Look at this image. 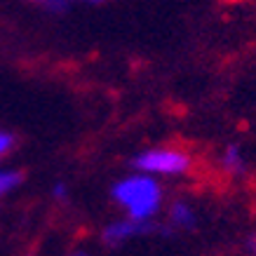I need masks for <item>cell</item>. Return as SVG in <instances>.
I'll list each match as a JSON object with an SVG mask.
<instances>
[{
  "instance_id": "cell-1",
  "label": "cell",
  "mask_w": 256,
  "mask_h": 256,
  "mask_svg": "<svg viewBox=\"0 0 256 256\" xmlns=\"http://www.w3.org/2000/svg\"><path fill=\"white\" fill-rule=\"evenodd\" d=\"M113 200L127 212L132 221H153L162 204V190L153 176H124L113 186Z\"/></svg>"
},
{
  "instance_id": "cell-2",
  "label": "cell",
  "mask_w": 256,
  "mask_h": 256,
  "mask_svg": "<svg viewBox=\"0 0 256 256\" xmlns=\"http://www.w3.org/2000/svg\"><path fill=\"white\" fill-rule=\"evenodd\" d=\"M132 164L139 170V174L146 176H178V174H186L190 170V156L176 148H150L144 150L132 160Z\"/></svg>"
},
{
  "instance_id": "cell-3",
  "label": "cell",
  "mask_w": 256,
  "mask_h": 256,
  "mask_svg": "<svg viewBox=\"0 0 256 256\" xmlns=\"http://www.w3.org/2000/svg\"><path fill=\"white\" fill-rule=\"evenodd\" d=\"M156 230L153 221H132V218H118L113 224H108L101 233V240L106 247H118L122 242L132 240L136 235H146Z\"/></svg>"
},
{
  "instance_id": "cell-4",
  "label": "cell",
  "mask_w": 256,
  "mask_h": 256,
  "mask_svg": "<svg viewBox=\"0 0 256 256\" xmlns=\"http://www.w3.org/2000/svg\"><path fill=\"white\" fill-rule=\"evenodd\" d=\"M170 224L174 226V228H181V230L193 228L195 226V210L186 200H176L170 210Z\"/></svg>"
},
{
  "instance_id": "cell-5",
  "label": "cell",
  "mask_w": 256,
  "mask_h": 256,
  "mask_svg": "<svg viewBox=\"0 0 256 256\" xmlns=\"http://www.w3.org/2000/svg\"><path fill=\"white\" fill-rule=\"evenodd\" d=\"M221 162H224V167L230 172V174H240V172L244 170V156H242L240 146H238V144H230V146H226Z\"/></svg>"
},
{
  "instance_id": "cell-6",
  "label": "cell",
  "mask_w": 256,
  "mask_h": 256,
  "mask_svg": "<svg viewBox=\"0 0 256 256\" xmlns=\"http://www.w3.org/2000/svg\"><path fill=\"white\" fill-rule=\"evenodd\" d=\"M22 174L19 172H12V170H5V172H0V198L2 195H8L12 193L19 184H22Z\"/></svg>"
},
{
  "instance_id": "cell-7",
  "label": "cell",
  "mask_w": 256,
  "mask_h": 256,
  "mask_svg": "<svg viewBox=\"0 0 256 256\" xmlns=\"http://www.w3.org/2000/svg\"><path fill=\"white\" fill-rule=\"evenodd\" d=\"M12 148H14V136L8 132H0V158L8 156Z\"/></svg>"
},
{
  "instance_id": "cell-8",
  "label": "cell",
  "mask_w": 256,
  "mask_h": 256,
  "mask_svg": "<svg viewBox=\"0 0 256 256\" xmlns=\"http://www.w3.org/2000/svg\"><path fill=\"white\" fill-rule=\"evenodd\" d=\"M52 195H54L56 200H66V184H56L52 188Z\"/></svg>"
},
{
  "instance_id": "cell-9",
  "label": "cell",
  "mask_w": 256,
  "mask_h": 256,
  "mask_svg": "<svg viewBox=\"0 0 256 256\" xmlns=\"http://www.w3.org/2000/svg\"><path fill=\"white\" fill-rule=\"evenodd\" d=\"M66 256H87V252H80L78 249V252H70V254H66Z\"/></svg>"
},
{
  "instance_id": "cell-10",
  "label": "cell",
  "mask_w": 256,
  "mask_h": 256,
  "mask_svg": "<svg viewBox=\"0 0 256 256\" xmlns=\"http://www.w3.org/2000/svg\"><path fill=\"white\" fill-rule=\"evenodd\" d=\"M254 249H256V242H254Z\"/></svg>"
}]
</instances>
